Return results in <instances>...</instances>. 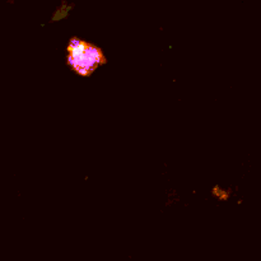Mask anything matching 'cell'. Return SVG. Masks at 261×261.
Here are the masks:
<instances>
[{
  "label": "cell",
  "mask_w": 261,
  "mask_h": 261,
  "mask_svg": "<svg viewBox=\"0 0 261 261\" xmlns=\"http://www.w3.org/2000/svg\"><path fill=\"white\" fill-rule=\"evenodd\" d=\"M106 63V56L98 46L76 37L69 40L66 47V64L75 74L91 76L94 70Z\"/></svg>",
  "instance_id": "obj_1"
}]
</instances>
